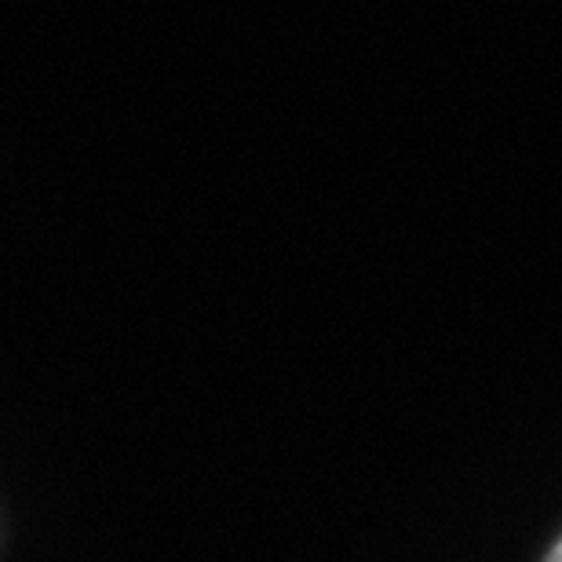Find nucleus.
I'll return each instance as SVG.
<instances>
[{
    "instance_id": "nucleus-1",
    "label": "nucleus",
    "mask_w": 562,
    "mask_h": 562,
    "mask_svg": "<svg viewBox=\"0 0 562 562\" xmlns=\"http://www.w3.org/2000/svg\"><path fill=\"white\" fill-rule=\"evenodd\" d=\"M544 562H562V537H559V541L552 544V552L544 555Z\"/></svg>"
}]
</instances>
